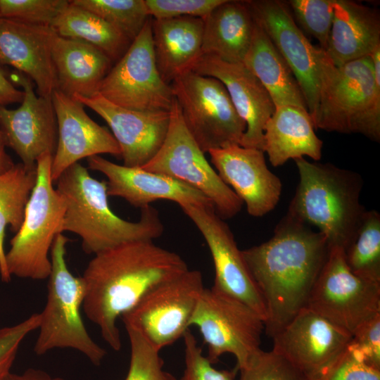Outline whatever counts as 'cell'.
<instances>
[{"label":"cell","mask_w":380,"mask_h":380,"mask_svg":"<svg viewBox=\"0 0 380 380\" xmlns=\"http://www.w3.org/2000/svg\"><path fill=\"white\" fill-rule=\"evenodd\" d=\"M177 253L151 240L126 242L94 254L82 278V310L114 350L121 349L117 321L148 292L188 270Z\"/></svg>","instance_id":"6da1fadb"},{"label":"cell","mask_w":380,"mask_h":380,"mask_svg":"<svg viewBox=\"0 0 380 380\" xmlns=\"http://www.w3.org/2000/svg\"><path fill=\"white\" fill-rule=\"evenodd\" d=\"M329 253L322 234L288 213L268 241L242 251L265 303L268 336L272 338L307 308Z\"/></svg>","instance_id":"7a4b0ae2"},{"label":"cell","mask_w":380,"mask_h":380,"mask_svg":"<svg viewBox=\"0 0 380 380\" xmlns=\"http://www.w3.org/2000/svg\"><path fill=\"white\" fill-rule=\"evenodd\" d=\"M56 182L65 202L61 232L78 235L86 253L94 255L129 241H153L163 232L159 213L151 205L141 209L137 222L116 215L108 204L106 181L92 177L80 163L66 169Z\"/></svg>","instance_id":"3957f363"},{"label":"cell","mask_w":380,"mask_h":380,"mask_svg":"<svg viewBox=\"0 0 380 380\" xmlns=\"http://www.w3.org/2000/svg\"><path fill=\"white\" fill-rule=\"evenodd\" d=\"M299 182L286 213L312 225L329 249L343 251L355 238L367 210L360 203L361 175L330 163L294 160Z\"/></svg>","instance_id":"277c9868"},{"label":"cell","mask_w":380,"mask_h":380,"mask_svg":"<svg viewBox=\"0 0 380 380\" xmlns=\"http://www.w3.org/2000/svg\"><path fill=\"white\" fill-rule=\"evenodd\" d=\"M318 98L311 116L315 129L360 134L380 141V72L365 56L341 66L317 46Z\"/></svg>","instance_id":"5b68a950"},{"label":"cell","mask_w":380,"mask_h":380,"mask_svg":"<svg viewBox=\"0 0 380 380\" xmlns=\"http://www.w3.org/2000/svg\"><path fill=\"white\" fill-rule=\"evenodd\" d=\"M69 241L68 237L58 234L51 248L46 301L40 312L33 350L36 355H43L53 349H74L99 366L106 351L93 340L83 322L84 284L82 277L74 276L68 267L65 256Z\"/></svg>","instance_id":"8992f818"},{"label":"cell","mask_w":380,"mask_h":380,"mask_svg":"<svg viewBox=\"0 0 380 380\" xmlns=\"http://www.w3.org/2000/svg\"><path fill=\"white\" fill-rule=\"evenodd\" d=\"M53 155L43 153L37 160V181L25 210L23 223L10 241L6 260L11 276L47 279L51 270L50 251L61 232L65 209L63 196L53 188L51 176Z\"/></svg>","instance_id":"52a82bcc"},{"label":"cell","mask_w":380,"mask_h":380,"mask_svg":"<svg viewBox=\"0 0 380 380\" xmlns=\"http://www.w3.org/2000/svg\"><path fill=\"white\" fill-rule=\"evenodd\" d=\"M170 86L186 127L204 153L240 145L246 125L219 80L190 70Z\"/></svg>","instance_id":"ba28073f"},{"label":"cell","mask_w":380,"mask_h":380,"mask_svg":"<svg viewBox=\"0 0 380 380\" xmlns=\"http://www.w3.org/2000/svg\"><path fill=\"white\" fill-rule=\"evenodd\" d=\"M165 139L145 170L165 175L207 196L223 220L236 215L243 202L213 168L187 129L179 104L174 98Z\"/></svg>","instance_id":"9c48e42d"},{"label":"cell","mask_w":380,"mask_h":380,"mask_svg":"<svg viewBox=\"0 0 380 380\" xmlns=\"http://www.w3.org/2000/svg\"><path fill=\"white\" fill-rule=\"evenodd\" d=\"M204 289L201 272L188 269L151 290L120 318L126 329L139 333L160 351L189 329Z\"/></svg>","instance_id":"30bf717a"},{"label":"cell","mask_w":380,"mask_h":380,"mask_svg":"<svg viewBox=\"0 0 380 380\" xmlns=\"http://www.w3.org/2000/svg\"><path fill=\"white\" fill-rule=\"evenodd\" d=\"M192 325L198 329L212 364L230 353L240 370L261 350L263 319L245 304L212 288L203 291L190 321Z\"/></svg>","instance_id":"8fae6325"},{"label":"cell","mask_w":380,"mask_h":380,"mask_svg":"<svg viewBox=\"0 0 380 380\" xmlns=\"http://www.w3.org/2000/svg\"><path fill=\"white\" fill-rule=\"evenodd\" d=\"M307 308L353 335L380 315V282L353 273L346 263L344 251L331 248Z\"/></svg>","instance_id":"7c38bea8"},{"label":"cell","mask_w":380,"mask_h":380,"mask_svg":"<svg viewBox=\"0 0 380 380\" xmlns=\"http://www.w3.org/2000/svg\"><path fill=\"white\" fill-rule=\"evenodd\" d=\"M151 17L127 51L103 80L99 94L120 107L170 111L174 96L156 63Z\"/></svg>","instance_id":"4fadbf2b"},{"label":"cell","mask_w":380,"mask_h":380,"mask_svg":"<svg viewBox=\"0 0 380 380\" xmlns=\"http://www.w3.org/2000/svg\"><path fill=\"white\" fill-rule=\"evenodd\" d=\"M351 337L306 308L272 338V350L310 380H322L344 355Z\"/></svg>","instance_id":"5bb4252c"},{"label":"cell","mask_w":380,"mask_h":380,"mask_svg":"<svg viewBox=\"0 0 380 380\" xmlns=\"http://www.w3.org/2000/svg\"><path fill=\"white\" fill-rule=\"evenodd\" d=\"M203 236L215 267V291L249 307L265 322L266 309L259 289L233 233L213 208L180 206Z\"/></svg>","instance_id":"9a60e30c"},{"label":"cell","mask_w":380,"mask_h":380,"mask_svg":"<svg viewBox=\"0 0 380 380\" xmlns=\"http://www.w3.org/2000/svg\"><path fill=\"white\" fill-rule=\"evenodd\" d=\"M23 88L21 105L16 109L0 107V128L6 147L11 148L30 169L44 153L53 155L58 142V126L51 97L35 94L33 83L17 71L11 76Z\"/></svg>","instance_id":"2e32d148"},{"label":"cell","mask_w":380,"mask_h":380,"mask_svg":"<svg viewBox=\"0 0 380 380\" xmlns=\"http://www.w3.org/2000/svg\"><path fill=\"white\" fill-rule=\"evenodd\" d=\"M251 11L293 74L312 116L318 98L317 46L295 22L286 2L249 1Z\"/></svg>","instance_id":"e0dca14e"},{"label":"cell","mask_w":380,"mask_h":380,"mask_svg":"<svg viewBox=\"0 0 380 380\" xmlns=\"http://www.w3.org/2000/svg\"><path fill=\"white\" fill-rule=\"evenodd\" d=\"M110 127L121 151L123 165L142 167L161 148L170 122V111H141L117 106L99 93L89 98L75 96Z\"/></svg>","instance_id":"ac0fdd59"},{"label":"cell","mask_w":380,"mask_h":380,"mask_svg":"<svg viewBox=\"0 0 380 380\" xmlns=\"http://www.w3.org/2000/svg\"><path fill=\"white\" fill-rule=\"evenodd\" d=\"M208 154L222 180L246 205L250 215L262 217L274 209L282 183L269 170L262 150L232 145Z\"/></svg>","instance_id":"d6986e66"},{"label":"cell","mask_w":380,"mask_h":380,"mask_svg":"<svg viewBox=\"0 0 380 380\" xmlns=\"http://www.w3.org/2000/svg\"><path fill=\"white\" fill-rule=\"evenodd\" d=\"M51 101L58 126L57 146L51 167L53 182L82 158L104 153L120 156V146L112 133L94 122L80 102L57 89Z\"/></svg>","instance_id":"ffe728a7"},{"label":"cell","mask_w":380,"mask_h":380,"mask_svg":"<svg viewBox=\"0 0 380 380\" xmlns=\"http://www.w3.org/2000/svg\"><path fill=\"white\" fill-rule=\"evenodd\" d=\"M191 70L215 77L224 85L246 125L240 145L262 151L265 126L275 106L258 79L243 63H228L211 55H202Z\"/></svg>","instance_id":"44dd1931"},{"label":"cell","mask_w":380,"mask_h":380,"mask_svg":"<svg viewBox=\"0 0 380 380\" xmlns=\"http://www.w3.org/2000/svg\"><path fill=\"white\" fill-rule=\"evenodd\" d=\"M87 163L89 169L106 177L108 196L124 198L134 207L141 209L154 201L168 200L179 206L191 204L215 209L204 194L165 175L119 165L101 156L88 158Z\"/></svg>","instance_id":"7402d4cb"},{"label":"cell","mask_w":380,"mask_h":380,"mask_svg":"<svg viewBox=\"0 0 380 380\" xmlns=\"http://www.w3.org/2000/svg\"><path fill=\"white\" fill-rule=\"evenodd\" d=\"M54 36L48 26L0 18V63L32 79L44 97H51L57 89L51 53Z\"/></svg>","instance_id":"603a6c76"},{"label":"cell","mask_w":380,"mask_h":380,"mask_svg":"<svg viewBox=\"0 0 380 380\" xmlns=\"http://www.w3.org/2000/svg\"><path fill=\"white\" fill-rule=\"evenodd\" d=\"M380 46L377 9L350 0H335L333 22L324 50L336 66L369 56Z\"/></svg>","instance_id":"cb8c5ba5"},{"label":"cell","mask_w":380,"mask_h":380,"mask_svg":"<svg viewBox=\"0 0 380 380\" xmlns=\"http://www.w3.org/2000/svg\"><path fill=\"white\" fill-rule=\"evenodd\" d=\"M52 60L57 90L73 97H91L112 68V61L101 50L84 41L55 33Z\"/></svg>","instance_id":"d4e9b609"},{"label":"cell","mask_w":380,"mask_h":380,"mask_svg":"<svg viewBox=\"0 0 380 380\" xmlns=\"http://www.w3.org/2000/svg\"><path fill=\"white\" fill-rule=\"evenodd\" d=\"M203 25V20L196 17L152 18L156 63L165 83L170 85L202 56Z\"/></svg>","instance_id":"484cf974"},{"label":"cell","mask_w":380,"mask_h":380,"mask_svg":"<svg viewBox=\"0 0 380 380\" xmlns=\"http://www.w3.org/2000/svg\"><path fill=\"white\" fill-rule=\"evenodd\" d=\"M315 129L307 110L293 106L277 107L265 126L262 151L274 167L304 156L318 161L323 141Z\"/></svg>","instance_id":"4316f807"},{"label":"cell","mask_w":380,"mask_h":380,"mask_svg":"<svg viewBox=\"0 0 380 380\" xmlns=\"http://www.w3.org/2000/svg\"><path fill=\"white\" fill-rule=\"evenodd\" d=\"M203 20L202 55L232 63H243L254 28L248 1L224 0Z\"/></svg>","instance_id":"83f0119b"},{"label":"cell","mask_w":380,"mask_h":380,"mask_svg":"<svg viewBox=\"0 0 380 380\" xmlns=\"http://www.w3.org/2000/svg\"><path fill=\"white\" fill-rule=\"evenodd\" d=\"M253 16V37L243 63L265 88L275 108L293 106L308 110L303 94L290 68Z\"/></svg>","instance_id":"f1b7e54d"},{"label":"cell","mask_w":380,"mask_h":380,"mask_svg":"<svg viewBox=\"0 0 380 380\" xmlns=\"http://www.w3.org/2000/svg\"><path fill=\"white\" fill-rule=\"evenodd\" d=\"M50 27L63 37L84 41L103 52L113 63L121 58L132 41L94 13L69 1Z\"/></svg>","instance_id":"f546056e"},{"label":"cell","mask_w":380,"mask_h":380,"mask_svg":"<svg viewBox=\"0 0 380 380\" xmlns=\"http://www.w3.org/2000/svg\"><path fill=\"white\" fill-rule=\"evenodd\" d=\"M36 181V168H27L21 163L0 174V277L4 282L11 280L6 260V229L8 226L14 233L20 229Z\"/></svg>","instance_id":"4dcf8cb0"},{"label":"cell","mask_w":380,"mask_h":380,"mask_svg":"<svg viewBox=\"0 0 380 380\" xmlns=\"http://www.w3.org/2000/svg\"><path fill=\"white\" fill-rule=\"evenodd\" d=\"M350 270L365 279L380 282V214L366 210L357 232L344 251Z\"/></svg>","instance_id":"1f68e13d"},{"label":"cell","mask_w":380,"mask_h":380,"mask_svg":"<svg viewBox=\"0 0 380 380\" xmlns=\"http://www.w3.org/2000/svg\"><path fill=\"white\" fill-rule=\"evenodd\" d=\"M72 2L102 18L133 41L149 15L145 0H73Z\"/></svg>","instance_id":"d6a6232c"},{"label":"cell","mask_w":380,"mask_h":380,"mask_svg":"<svg viewBox=\"0 0 380 380\" xmlns=\"http://www.w3.org/2000/svg\"><path fill=\"white\" fill-rule=\"evenodd\" d=\"M335 0L286 1L296 24L319 42L325 50L333 22Z\"/></svg>","instance_id":"836d02e7"},{"label":"cell","mask_w":380,"mask_h":380,"mask_svg":"<svg viewBox=\"0 0 380 380\" xmlns=\"http://www.w3.org/2000/svg\"><path fill=\"white\" fill-rule=\"evenodd\" d=\"M130 343V362L125 380H176L163 369L158 350L137 332L126 329Z\"/></svg>","instance_id":"e575fe53"},{"label":"cell","mask_w":380,"mask_h":380,"mask_svg":"<svg viewBox=\"0 0 380 380\" xmlns=\"http://www.w3.org/2000/svg\"><path fill=\"white\" fill-rule=\"evenodd\" d=\"M68 3L66 0H0V18L50 27Z\"/></svg>","instance_id":"d590c367"},{"label":"cell","mask_w":380,"mask_h":380,"mask_svg":"<svg viewBox=\"0 0 380 380\" xmlns=\"http://www.w3.org/2000/svg\"><path fill=\"white\" fill-rule=\"evenodd\" d=\"M239 380H310L282 356L260 350L245 367Z\"/></svg>","instance_id":"8d00e7d4"},{"label":"cell","mask_w":380,"mask_h":380,"mask_svg":"<svg viewBox=\"0 0 380 380\" xmlns=\"http://www.w3.org/2000/svg\"><path fill=\"white\" fill-rule=\"evenodd\" d=\"M184 342L185 369L180 380H236L237 369L219 370L203 355L194 335L187 329Z\"/></svg>","instance_id":"74e56055"},{"label":"cell","mask_w":380,"mask_h":380,"mask_svg":"<svg viewBox=\"0 0 380 380\" xmlns=\"http://www.w3.org/2000/svg\"><path fill=\"white\" fill-rule=\"evenodd\" d=\"M39 324L40 313H34L20 322L0 328V380L11 372L20 346Z\"/></svg>","instance_id":"f35d334b"},{"label":"cell","mask_w":380,"mask_h":380,"mask_svg":"<svg viewBox=\"0 0 380 380\" xmlns=\"http://www.w3.org/2000/svg\"><path fill=\"white\" fill-rule=\"evenodd\" d=\"M224 0H145L155 19L191 16L204 19Z\"/></svg>","instance_id":"ab89813d"},{"label":"cell","mask_w":380,"mask_h":380,"mask_svg":"<svg viewBox=\"0 0 380 380\" xmlns=\"http://www.w3.org/2000/svg\"><path fill=\"white\" fill-rule=\"evenodd\" d=\"M348 349L359 354L369 365L380 369V315L353 333Z\"/></svg>","instance_id":"60d3db41"},{"label":"cell","mask_w":380,"mask_h":380,"mask_svg":"<svg viewBox=\"0 0 380 380\" xmlns=\"http://www.w3.org/2000/svg\"><path fill=\"white\" fill-rule=\"evenodd\" d=\"M322 380H380V369L348 349Z\"/></svg>","instance_id":"b9f144b4"},{"label":"cell","mask_w":380,"mask_h":380,"mask_svg":"<svg viewBox=\"0 0 380 380\" xmlns=\"http://www.w3.org/2000/svg\"><path fill=\"white\" fill-rule=\"evenodd\" d=\"M23 96V90L17 89L0 69V107H6L13 103H21Z\"/></svg>","instance_id":"7bdbcfd3"},{"label":"cell","mask_w":380,"mask_h":380,"mask_svg":"<svg viewBox=\"0 0 380 380\" xmlns=\"http://www.w3.org/2000/svg\"><path fill=\"white\" fill-rule=\"evenodd\" d=\"M2 380H65L60 376H53L44 370L29 368L20 374L11 372Z\"/></svg>","instance_id":"ee69618b"},{"label":"cell","mask_w":380,"mask_h":380,"mask_svg":"<svg viewBox=\"0 0 380 380\" xmlns=\"http://www.w3.org/2000/svg\"><path fill=\"white\" fill-rule=\"evenodd\" d=\"M6 144L0 128V174L10 170L15 163L6 151Z\"/></svg>","instance_id":"f6af8a7d"}]
</instances>
